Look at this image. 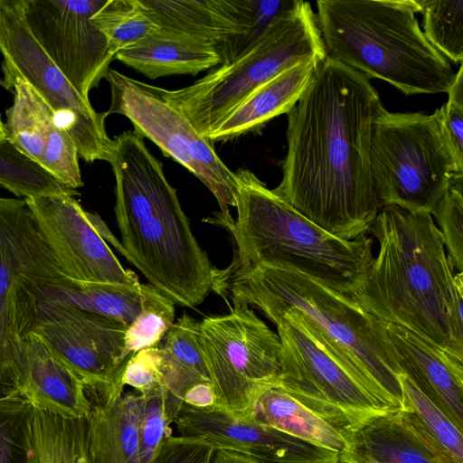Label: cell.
Returning <instances> with one entry per match:
<instances>
[{
    "instance_id": "cell-1",
    "label": "cell",
    "mask_w": 463,
    "mask_h": 463,
    "mask_svg": "<svg viewBox=\"0 0 463 463\" xmlns=\"http://www.w3.org/2000/svg\"><path fill=\"white\" fill-rule=\"evenodd\" d=\"M383 108L366 76L326 55L287 113V154L282 179L273 190L342 240L367 235L382 208L370 147Z\"/></svg>"
},
{
    "instance_id": "cell-2",
    "label": "cell",
    "mask_w": 463,
    "mask_h": 463,
    "mask_svg": "<svg viewBox=\"0 0 463 463\" xmlns=\"http://www.w3.org/2000/svg\"><path fill=\"white\" fill-rule=\"evenodd\" d=\"M369 233L379 250L354 298L378 321L463 360V272L454 271L432 215L383 205Z\"/></svg>"
},
{
    "instance_id": "cell-3",
    "label": "cell",
    "mask_w": 463,
    "mask_h": 463,
    "mask_svg": "<svg viewBox=\"0 0 463 463\" xmlns=\"http://www.w3.org/2000/svg\"><path fill=\"white\" fill-rule=\"evenodd\" d=\"M113 140L109 163L120 252L175 304L198 306L212 290L214 267L193 234L176 189L136 130Z\"/></svg>"
},
{
    "instance_id": "cell-4",
    "label": "cell",
    "mask_w": 463,
    "mask_h": 463,
    "mask_svg": "<svg viewBox=\"0 0 463 463\" xmlns=\"http://www.w3.org/2000/svg\"><path fill=\"white\" fill-rule=\"evenodd\" d=\"M212 290L232 307L253 306L271 321L294 308L387 411L404 409L402 374L382 323L352 296L289 269L214 268Z\"/></svg>"
},
{
    "instance_id": "cell-5",
    "label": "cell",
    "mask_w": 463,
    "mask_h": 463,
    "mask_svg": "<svg viewBox=\"0 0 463 463\" xmlns=\"http://www.w3.org/2000/svg\"><path fill=\"white\" fill-rule=\"evenodd\" d=\"M236 220L214 213L206 222L232 236L230 269L258 266L289 269L339 292L355 296L373 260L371 236L339 239L312 222L251 171L239 169Z\"/></svg>"
},
{
    "instance_id": "cell-6",
    "label": "cell",
    "mask_w": 463,
    "mask_h": 463,
    "mask_svg": "<svg viewBox=\"0 0 463 463\" xmlns=\"http://www.w3.org/2000/svg\"><path fill=\"white\" fill-rule=\"evenodd\" d=\"M326 55L405 95L447 92L456 72L426 39L419 0H319Z\"/></svg>"
},
{
    "instance_id": "cell-7",
    "label": "cell",
    "mask_w": 463,
    "mask_h": 463,
    "mask_svg": "<svg viewBox=\"0 0 463 463\" xmlns=\"http://www.w3.org/2000/svg\"><path fill=\"white\" fill-rule=\"evenodd\" d=\"M326 56L316 14L308 2L298 0L243 57L213 68L191 85L157 90L207 139L222 120L260 86L300 62H319Z\"/></svg>"
},
{
    "instance_id": "cell-8",
    "label": "cell",
    "mask_w": 463,
    "mask_h": 463,
    "mask_svg": "<svg viewBox=\"0 0 463 463\" xmlns=\"http://www.w3.org/2000/svg\"><path fill=\"white\" fill-rule=\"evenodd\" d=\"M370 170L382 206L431 214L453 177L463 175L444 128L441 107L431 114L393 113L383 107L373 125Z\"/></svg>"
},
{
    "instance_id": "cell-9",
    "label": "cell",
    "mask_w": 463,
    "mask_h": 463,
    "mask_svg": "<svg viewBox=\"0 0 463 463\" xmlns=\"http://www.w3.org/2000/svg\"><path fill=\"white\" fill-rule=\"evenodd\" d=\"M66 278L26 201L0 197V395L14 393L43 289Z\"/></svg>"
},
{
    "instance_id": "cell-10",
    "label": "cell",
    "mask_w": 463,
    "mask_h": 463,
    "mask_svg": "<svg viewBox=\"0 0 463 463\" xmlns=\"http://www.w3.org/2000/svg\"><path fill=\"white\" fill-rule=\"evenodd\" d=\"M271 322L281 344L280 371L275 380L291 396L345 435L389 412L300 312L288 308Z\"/></svg>"
},
{
    "instance_id": "cell-11",
    "label": "cell",
    "mask_w": 463,
    "mask_h": 463,
    "mask_svg": "<svg viewBox=\"0 0 463 463\" xmlns=\"http://www.w3.org/2000/svg\"><path fill=\"white\" fill-rule=\"evenodd\" d=\"M1 70L5 90L20 78L51 109L56 125L76 144L87 163L109 162L114 140L107 133L106 112H97L51 60L26 26L18 0H0Z\"/></svg>"
},
{
    "instance_id": "cell-12",
    "label": "cell",
    "mask_w": 463,
    "mask_h": 463,
    "mask_svg": "<svg viewBox=\"0 0 463 463\" xmlns=\"http://www.w3.org/2000/svg\"><path fill=\"white\" fill-rule=\"evenodd\" d=\"M110 90L107 116L128 118L135 130L187 168L214 195L222 213L236 206L237 181L218 156L213 143L201 137L191 121L160 94L157 86L109 68L105 75Z\"/></svg>"
},
{
    "instance_id": "cell-13",
    "label": "cell",
    "mask_w": 463,
    "mask_h": 463,
    "mask_svg": "<svg viewBox=\"0 0 463 463\" xmlns=\"http://www.w3.org/2000/svg\"><path fill=\"white\" fill-rule=\"evenodd\" d=\"M198 343L217 407L231 413L244 415L257 388L280 371L279 337L250 307L204 317Z\"/></svg>"
},
{
    "instance_id": "cell-14",
    "label": "cell",
    "mask_w": 463,
    "mask_h": 463,
    "mask_svg": "<svg viewBox=\"0 0 463 463\" xmlns=\"http://www.w3.org/2000/svg\"><path fill=\"white\" fill-rule=\"evenodd\" d=\"M161 30L211 47L221 65L250 52L298 0H141Z\"/></svg>"
},
{
    "instance_id": "cell-15",
    "label": "cell",
    "mask_w": 463,
    "mask_h": 463,
    "mask_svg": "<svg viewBox=\"0 0 463 463\" xmlns=\"http://www.w3.org/2000/svg\"><path fill=\"white\" fill-rule=\"evenodd\" d=\"M33 38L86 99L116 55L93 15L105 0H18Z\"/></svg>"
},
{
    "instance_id": "cell-16",
    "label": "cell",
    "mask_w": 463,
    "mask_h": 463,
    "mask_svg": "<svg viewBox=\"0 0 463 463\" xmlns=\"http://www.w3.org/2000/svg\"><path fill=\"white\" fill-rule=\"evenodd\" d=\"M128 326L59 302L41 299L33 334L66 364L86 386L109 384L120 377Z\"/></svg>"
},
{
    "instance_id": "cell-17",
    "label": "cell",
    "mask_w": 463,
    "mask_h": 463,
    "mask_svg": "<svg viewBox=\"0 0 463 463\" xmlns=\"http://www.w3.org/2000/svg\"><path fill=\"white\" fill-rule=\"evenodd\" d=\"M72 194L24 198L63 274L74 280L137 285Z\"/></svg>"
},
{
    "instance_id": "cell-18",
    "label": "cell",
    "mask_w": 463,
    "mask_h": 463,
    "mask_svg": "<svg viewBox=\"0 0 463 463\" xmlns=\"http://www.w3.org/2000/svg\"><path fill=\"white\" fill-rule=\"evenodd\" d=\"M174 423L180 435L200 438L216 449L237 452L260 463L339 461L336 451L219 407L195 408L183 402Z\"/></svg>"
},
{
    "instance_id": "cell-19",
    "label": "cell",
    "mask_w": 463,
    "mask_h": 463,
    "mask_svg": "<svg viewBox=\"0 0 463 463\" xmlns=\"http://www.w3.org/2000/svg\"><path fill=\"white\" fill-rule=\"evenodd\" d=\"M8 90L14 93L13 104L5 110L9 142L63 186L82 187L76 144L56 125L48 105L20 78L11 82Z\"/></svg>"
},
{
    "instance_id": "cell-20",
    "label": "cell",
    "mask_w": 463,
    "mask_h": 463,
    "mask_svg": "<svg viewBox=\"0 0 463 463\" xmlns=\"http://www.w3.org/2000/svg\"><path fill=\"white\" fill-rule=\"evenodd\" d=\"M382 326L402 374L463 431V360L405 327Z\"/></svg>"
},
{
    "instance_id": "cell-21",
    "label": "cell",
    "mask_w": 463,
    "mask_h": 463,
    "mask_svg": "<svg viewBox=\"0 0 463 463\" xmlns=\"http://www.w3.org/2000/svg\"><path fill=\"white\" fill-rule=\"evenodd\" d=\"M121 375L109 384L86 386L92 463H140L139 393L125 392Z\"/></svg>"
},
{
    "instance_id": "cell-22",
    "label": "cell",
    "mask_w": 463,
    "mask_h": 463,
    "mask_svg": "<svg viewBox=\"0 0 463 463\" xmlns=\"http://www.w3.org/2000/svg\"><path fill=\"white\" fill-rule=\"evenodd\" d=\"M33 408L67 418H87L90 411L85 384L34 334L24 343V360L14 391Z\"/></svg>"
},
{
    "instance_id": "cell-23",
    "label": "cell",
    "mask_w": 463,
    "mask_h": 463,
    "mask_svg": "<svg viewBox=\"0 0 463 463\" xmlns=\"http://www.w3.org/2000/svg\"><path fill=\"white\" fill-rule=\"evenodd\" d=\"M317 63L300 62L260 86L222 120L207 139L212 143L232 140L288 113L305 91Z\"/></svg>"
},
{
    "instance_id": "cell-24",
    "label": "cell",
    "mask_w": 463,
    "mask_h": 463,
    "mask_svg": "<svg viewBox=\"0 0 463 463\" xmlns=\"http://www.w3.org/2000/svg\"><path fill=\"white\" fill-rule=\"evenodd\" d=\"M345 439L338 463H442L400 411L373 418Z\"/></svg>"
},
{
    "instance_id": "cell-25",
    "label": "cell",
    "mask_w": 463,
    "mask_h": 463,
    "mask_svg": "<svg viewBox=\"0 0 463 463\" xmlns=\"http://www.w3.org/2000/svg\"><path fill=\"white\" fill-rule=\"evenodd\" d=\"M115 59L151 80L169 75H196L221 65L218 54L211 47L159 28L119 50Z\"/></svg>"
},
{
    "instance_id": "cell-26",
    "label": "cell",
    "mask_w": 463,
    "mask_h": 463,
    "mask_svg": "<svg viewBox=\"0 0 463 463\" xmlns=\"http://www.w3.org/2000/svg\"><path fill=\"white\" fill-rule=\"evenodd\" d=\"M241 416L339 454L345 447L342 430L291 396L275 377L257 388Z\"/></svg>"
},
{
    "instance_id": "cell-27",
    "label": "cell",
    "mask_w": 463,
    "mask_h": 463,
    "mask_svg": "<svg viewBox=\"0 0 463 463\" xmlns=\"http://www.w3.org/2000/svg\"><path fill=\"white\" fill-rule=\"evenodd\" d=\"M24 463H92L87 418L31 408L23 425Z\"/></svg>"
},
{
    "instance_id": "cell-28",
    "label": "cell",
    "mask_w": 463,
    "mask_h": 463,
    "mask_svg": "<svg viewBox=\"0 0 463 463\" xmlns=\"http://www.w3.org/2000/svg\"><path fill=\"white\" fill-rule=\"evenodd\" d=\"M143 284L78 281L69 278L44 288L41 299L59 302L129 326L141 309Z\"/></svg>"
},
{
    "instance_id": "cell-29",
    "label": "cell",
    "mask_w": 463,
    "mask_h": 463,
    "mask_svg": "<svg viewBox=\"0 0 463 463\" xmlns=\"http://www.w3.org/2000/svg\"><path fill=\"white\" fill-rule=\"evenodd\" d=\"M403 421L433 450L442 463H463L461 431L404 374L400 376Z\"/></svg>"
},
{
    "instance_id": "cell-30",
    "label": "cell",
    "mask_w": 463,
    "mask_h": 463,
    "mask_svg": "<svg viewBox=\"0 0 463 463\" xmlns=\"http://www.w3.org/2000/svg\"><path fill=\"white\" fill-rule=\"evenodd\" d=\"M0 186L17 198L79 194L21 154L8 139L0 142Z\"/></svg>"
},
{
    "instance_id": "cell-31",
    "label": "cell",
    "mask_w": 463,
    "mask_h": 463,
    "mask_svg": "<svg viewBox=\"0 0 463 463\" xmlns=\"http://www.w3.org/2000/svg\"><path fill=\"white\" fill-rule=\"evenodd\" d=\"M93 18L115 55L158 29L141 0H105Z\"/></svg>"
},
{
    "instance_id": "cell-32",
    "label": "cell",
    "mask_w": 463,
    "mask_h": 463,
    "mask_svg": "<svg viewBox=\"0 0 463 463\" xmlns=\"http://www.w3.org/2000/svg\"><path fill=\"white\" fill-rule=\"evenodd\" d=\"M175 305L153 286L143 284L141 309L126 330L124 359L157 346L175 323Z\"/></svg>"
},
{
    "instance_id": "cell-33",
    "label": "cell",
    "mask_w": 463,
    "mask_h": 463,
    "mask_svg": "<svg viewBox=\"0 0 463 463\" xmlns=\"http://www.w3.org/2000/svg\"><path fill=\"white\" fill-rule=\"evenodd\" d=\"M183 402L157 386L139 393L137 420L140 463H151L161 442L172 435L174 423Z\"/></svg>"
},
{
    "instance_id": "cell-34",
    "label": "cell",
    "mask_w": 463,
    "mask_h": 463,
    "mask_svg": "<svg viewBox=\"0 0 463 463\" xmlns=\"http://www.w3.org/2000/svg\"><path fill=\"white\" fill-rule=\"evenodd\" d=\"M423 14V33L448 61L463 60V0H419Z\"/></svg>"
},
{
    "instance_id": "cell-35",
    "label": "cell",
    "mask_w": 463,
    "mask_h": 463,
    "mask_svg": "<svg viewBox=\"0 0 463 463\" xmlns=\"http://www.w3.org/2000/svg\"><path fill=\"white\" fill-rule=\"evenodd\" d=\"M441 232L448 257L458 272L463 271V175L453 177L431 213Z\"/></svg>"
},
{
    "instance_id": "cell-36",
    "label": "cell",
    "mask_w": 463,
    "mask_h": 463,
    "mask_svg": "<svg viewBox=\"0 0 463 463\" xmlns=\"http://www.w3.org/2000/svg\"><path fill=\"white\" fill-rule=\"evenodd\" d=\"M32 406L15 393L0 395V463H15L23 449V425Z\"/></svg>"
},
{
    "instance_id": "cell-37",
    "label": "cell",
    "mask_w": 463,
    "mask_h": 463,
    "mask_svg": "<svg viewBox=\"0 0 463 463\" xmlns=\"http://www.w3.org/2000/svg\"><path fill=\"white\" fill-rule=\"evenodd\" d=\"M161 359V347L157 346L134 354L122 371L121 383L124 386H131L138 393L162 386Z\"/></svg>"
},
{
    "instance_id": "cell-38",
    "label": "cell",
    "mask_w": 463,
    "mask_h": 463,
    "mask_svg": "<svg viewBox=\"0 0 463 463\" xmlns=\"http://www.w3.org/2000/svg\"><path fill=\"white\" fill-rule=\"evenodd\" d=\"M215 449L200 438L170 435L161 442L151 463H210Z\"/></svg>"
},
{
    "instance_id": "cell-39",
    "label": "cell",
    "mask_w": 463,
    "mask_h": 463,
    "mask_svg": "<svg viewBox=\"0 0 463 463\" xmlns=\"http://www.w3.org/2000/svg\"><path fill=\"white\" fill-rule=\"evenodd\" d=\"M441 107L444 128L458 161L463 165V65L460 64Z\"/></svg>"
},
{
    "instance_id": "cell-40",
    "label": "cell",
    "mask_w": 463,
    "mask_h": 463,
    "mask_svg": "<svg viewBox=\"0 0 463 463\" xmlns=\"http://www.w3.org/2000/svg\"><path fill=\"white\" fill-rule=\"evenodd\" d=\"M210 463H260L257 460L242 454L225 450L215 449Z\"/></svg>"
},
{
    "instance_id": "cell-41",
    "label": "cell",
    "mask_w": 463,
    "mask_h": 463,
    "mask_svg": "<svg viewBox=\"0 0 463 463\" xmlns=\"http://www.w3.org/2000/svg\"><path fill=\"white\" fill-rule=\"evenodd\" d=\"M7 139L6 131L5 128V123L2 120L1 113H0V142H4Z\"/></svg>"
},
{
    "instance_id": "cell-42",
    "label": "cell",
    "mask_w": 463,
    "mask_h": 463,
    "mask_svg": "<svg viewBox=\"0 0 463 463\" xmlns=\"http://www.w3.org/2000/svg\"><path fill=\"white\" fill-rule=\"evenodd\" d=\"M0 85L4 88L5 85H4V81H3V79H0Z\"/></svg>"
}]
</instances>
